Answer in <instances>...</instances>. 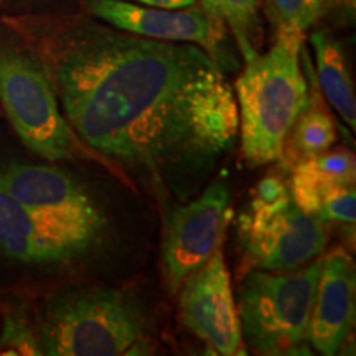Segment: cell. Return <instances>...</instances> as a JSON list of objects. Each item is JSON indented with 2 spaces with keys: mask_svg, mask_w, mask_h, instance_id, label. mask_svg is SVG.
<instances>
[{
  "mask_svg": "<svg viewBox=\"0 0 356 356\" xmlns=\"http://www.w3.org/2000/svg\"><path fill=\"white\" fill-rule=\"evenodd\" d=\"M32 50L70 127L109 162L165 185L208 170L233 149L234 92L198 44L70 17L32 30Z\"/></svg>",
  "mask_w": 356,
  "mask_h": 356,
  "instance_id": "1",
  "label": "cell"
},
{
  "mask_svg": "<svg viewBox=\"0 0 356 356\" xmlns=\"http://www.w3.org/2000/svg\"><path fill=\"white\" fill-rule=\"evenodd\" d=\"M302 48L304 33L277 29L273 48L248 60L236 79L243 154L249 165L277 160L289 131L310 108L309 83L300 66Z\"/></svg>",
  "mask_w": 356,
  "mask_h": 356,
  "instance_id": "2",
  "label": "cell"
},
{
  "mask_svg": "<svg viewBox=\"0 0 356 356\" xmlns=\"http://www.w3.org/2000/svg\"><path fill=\"white\" fill-rule=\"evenodd\" d=\"M40 348L50 356L150 355L147 320L132 299L113 289L61 293L37 327Z\"/></svg>",
  "mask_w": 356,
  "mask_h": 356,
  "instance_id": "3",
  "label": "cell"
},
{
  "mask_svg": "<svg viewBox=\"0 0 356 356\" xmlns=\"http://www.w3.org/2000/svg\"><path fill=\"white\" fill-rule=\"evenodd\" d=\"M0 102L22 142L40 157L50 162L88 157L111 163L70 127L51 79L32 48L6 38H0Z\"/></svg>",
  "mask_w": 356,
  "mask_h": 356,
  "instance_id": "4",
  "label": "cell"
},
{
  "mask_svg": "<svg viewBox=\"0 0 356 356\" xmlns=\"http://www.w3.org/2000/svg\"><path fill=\"white\" fill-rule=\"evenodd\" d=\"M323 256L297 273L252 270L239 286L241 335L257 355H309V325Z\"/></svg>",
  "mask_w": 356,
  "mask_h": 356,
  "instance_id": "5",
  "label": "cell"
},
{
  "mask_svg": "<svg viewBox=\"0 0 356 356\" xmlns=\"http://www.w3.org/2000/svg\"><path fill=\"white\" fill-rule=\"evenodd\" d=\"M327 226L300 210L279 178L267 177L239 218V244L249 269L289 273L322 256Z\"/></svg>",
  "mask_w": 356,
  "mask_h": 356,
  "instance_id": "6",
  "label": "cell"
},
{
  "mask_svg": "<svg viewBox=\"0 0 356 356\" xmlns=\"http://www.w3.org/2000/svg\"><path fill=\"white\" fill-rule=\"evenodd\" d=\"M0 185L81 254L104 238L108 229L104 213L61 168L15 163L0 172Z\"/></svg>",
  "mask_w": 356,
  "mask_h": 356,
  "instance_id": "7",
  "label": "cell"
},
{
  "mask_svg": "<svg viewBox=\"0 0 356 356\" xmlns=\"http://www.w3.org/2000/svg\"><path fill=\"white\" fill-rule=\"evenodd\" d=\"M229 216V190L215 181L185 207L168 216L162 261L167 286L180 289L188 274L203 266L220 249Z\"/></svg>",
  "mask_w": 356,
  "mask_h": 356,
  "instance_id": "8",
  "label": "cell"
},
{
  "mask_svg": "<svg viewBox=\"0 0 356 356\" xmlns=\"http://www.w3.org/2000/svg\"><path fill=\"white\" fill-rule=\"evenodd\" d=\"M180 287L178 309L185 327L216 355L246 353L228 267L220 249L186 275Z\"/></svg>",
  "mask_w": 356,
  "mask_h": 356,
  "instance_id": "9",
  "label": "cell"
},
{
  "mask_svg": "<svg viewBox=\"0 0 356 356\" xmlns=\"http://www.w3.org/2000/svg\"><path fill=\"white\" fill-rule=\"evenodd\" d=\"M88 8L96 19L124 32L198 44L222 66V26L216 25L203 8H159L129 0H88Z\"/></svg>",
  "mask_w": 356,
  "mask_h": 356,
  "instance_id": "10",
  "label": "cell"
},
{
  "mask_svg": "<svg viewBox=\"0 0 356 356\" xmlns=\"http://www.w3.org/2000/svg\"><path fill=\"white\" fill-rule=\"evenodd\" d=\"M355 315V262L343 248H337L322 261L309 325L312 346L325 356L337 355L353 332Z\"/></svg>",
  "mask_w": 356,
  "mask_h": 356,
  "instance_id": "11",
  "label": "cell"
},
{
  "mask_svg": "<svg viewBox=\"0 0 356 356\" xmlns=\"http://www.w3.org/2000/svg\"><path fill=\"white\" fill-rule=\"evenodd\" d=\"M0 256L29 264H51L81 256L0 185Z\"/></svg>",
  "mask_w": 356,
  "mask_h": 356,
  "instance_id": "12",
  "label": "cell"
},
{
  "mask_svg": "<svg viewBox=\"0 0 356 356\" xmlns=\"http://www.w3.org/2000/svg\"><path fill=\"white\" fill-rule=\"evenodd\" d=\"M355 154L348 149L327 150L292 168L289 193L300 210L314 216L333 191L355 186Z\"/></svg>",
  "mask_w": 356,
  "mask_h": 356,
  "instance_id": "13",
  "label": "cell"
},
{
  "mask_svg": "<svg viewBox=\"0 0 356 356\" xmlns=\"http://www.w3.org/2000/svg\"><path fill=\"white\" fill-rule=\"evenodd\" d=\"M310 43L315 51L317 79L323 95L330 101L333 109L351 129L356 126L355 89L350 78L343 50L330 35L315 32L310 35Z\"/></svg>",
  "mask_w": 356,
  "mask_h": 356,
  "instance_id": "14",
  "label": "cell"
},
{
  "mask_svg": "<svg viewBox=\"0 0 356 356\" xmlns=\"http://www.w3.org/2000/svg\"><path fill=\"white\" fill-rule=\"evenodd\" d=\"M335 142L337 129L332 115L325 111L309 108L289 131L277 160L282 167L292 170L300 162L330 150Z\"/></svg>",
  "mask_w": 356,
  "mask_h": 356,
  "instance_id": "15",
  "label": "cell"
},
{
  "mask_svg": "<svg viewBox=\"0 0 356 356\" xmlns=\"http://www.w3.org/2000/svg\"><path fill=\"white\" fill-rule=\"evenodd\" d=\"M38 332L26 312L19 305H7L2 310L0 356H38Z\"/></svg>",
  "mask_w": 356,
  "mask_h": 356,
  "instance_id": "16",
  "label": "cell"
},
{
  "mask_svg": "<svg viewBox=\"0 0 356 356\" xmlns=\"http://www.w3.org/2000/svg\"><path fill=\"white\" fill-rule=\"evenodd\" d=\"M257 6L259 0H218V10L222 22L229 26L244 61L257 55L254 43L257 30Z\"/></svg>",
  "mask_w": 356,
  "mask_h": 356,
  "instance_id": "17",
  "label": "cell"
},
{
  "mask_svg": "<svg viewBox=\"0 0 356 356\" xmlns=\"http://www.w3.org/2000/svg\"><path fill=\"white\" fill-rule=\"evenodd\" d=\"M330 0H267L269 17L277 29L304 33L323 15Z\"/></svg>",
  "mask_w": 356,
  "mask_h": 356,
  "instance_id": "18",
  "label": "cell"
},
{
  "mask_svg": "<svg viewBox=\"0 0 356 356\" xmlns=\"http://www.w3.org/2000/svg\"><path fill=\"white\" fill-rule=\"evenodd\" d=\"M315 218L320 221H341L346 225H353L356 221V193L355 186H345L333 191L320 203Z\"/></svg>",
  "mask_w": 356,
  "mask_h": 356,
  "instance_id": "19",
  "label": "cell"
},
{
  "mask_svg": "<svg viewBox=\"0 0 356 356\" xmlns=\"http://www.w3.org/2000/svg\"><path fill=\"white\" fill-rule=\"evenodd\" d=\"M140 6L159 7V8H186L197 3V0H129Z\"/></svg>",
  "mask_w": 356,
  "mask_h": 356,
  "instance_id": "20",
  "label": "cell"
},
{
  "mask_svg": "<svg viewBox=\"0 0 356 356\" xmlns=\"http://www.w3.org/2000/svg\"><path fill=\"white\" fill-rule=\"evenodd\" d=\"M203 2V10L207 12V15L215 22L216 25L222 26V19L220 15V10H218V0H202Z\"/></svg>",
  "mask_w": 356,
  "mask_h": 356,
  "instance_id": "21",
  "label": "cell"
}]
</instances>
